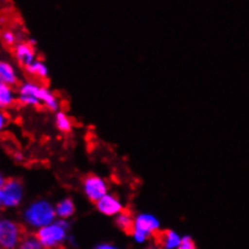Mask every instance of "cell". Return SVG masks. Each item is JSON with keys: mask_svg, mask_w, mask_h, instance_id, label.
Instances as JSON below:
<instances>
[{"mask_svg": "<svg viewBox=\"0 0 249 249\" xmlns=\"http://www.w3.org/2000/svg\"><path fill=\"white\" fill-rule=\"evenodd\" d=\"M56 211L47 200H36L29 203L22 213V219L32 229L45 228L56 221Z\"/></svg>", "mask_w": 249, "mask_h": 249, "instance_id": "6da1fadb", "label": "cell"}, {"mask_svg": "<svg viewBox=\"0 0 249 249\" xmlns=\"http://www.w3.org/2000/svg\"><path fill=\"white\" fill-rule=\"evenodd\" d=\"M71 224L68 220L58 219L54 223L39 229L36 236L40 241L44 249H59L68 240V231Z\"/></svg>", "mask_w": 249, "mask_h": 249, "instance_id": "7a4b0ae2", "label": "cell"}, {"mask_svg": "<svg viewBox=\"0 0 249 249\" xmlns=\"http://www.w3.org/2000/svg\"><path fill=\"white\" fill-rule=\"evenodd\" d=\"M160 232V221L150 213H141L134 218L132 237L137 243H145L149 238Z\"/></svg>", "mask_w": 249, "mask_h": 249, "instance_id": "3957f363", "label": "cell"}, {"mask_svg": "<svg viewBox=\"0 0 249 249\" xmlns=\"http://www.w3.org/2000/svg\"><path fill=\"white\" fill-rule=\"evenodd\" d=\"M23 229L12 219H1L0 224V245L2 249H18L23 240Z\"/></svg>", "mask_w": 249, "mask_h": 249, "instance_id": "277c9868", "label": "cell"}, {"mask_svg": "<svg viewBox=\"0 0 249 249\" xmlns=\"http://www.w3.org/2000/svg\"><path fill=\"white\" fill-rule=\"evenodd\" d=\"M4 208H16L22 203L24 197L23 184L18 179H6L1 188Z\"/></svg>", "mask_w": 249, "mask_h": 249, "instance_id": "5b68a950", "label": "cell"}, {"mask_svg": "<svg viewBox=\"0 0 249 249\" xmlns=\"http://www.w3.org/2000/svg\"><path fill=\"white\" fill-rule=\"evenodd\" d=\"M109 185L106 179L96 174H89L83 180V191L91 202H98L103 196L108 194Z\"/></svg>", "mask_w": 249, "mask_h": 249, "instance_id": "8992f818", "label": "cell"}, {"mask_svg": "<svg viewBox=\"0 0 249 249\" xmlns=\"http://www.w3.org/2000/svg\"><path fill=\"white\" fill-rule=\"evenodd\" d=\"M96 207L99 213L108 216H116L124 211L120 198L109 193L106 196H103L98 202H96Z\"/></svg>", "mask_w": 249, "mask_h": 249, "instance_id": "52a82bcc", "label": "cell"}, {"mask_svg": "<svg viewBox=\"0 0 249 249\" xmlns=\"http://www.w3.org/2000/svg\"><path fill=\"white\" fill-rule=\"evenodd\" d=\"M14 56L16 58L17 63L23 67V68H27L34 61H36V50H34V46L29 41L17 42L16 46L14 47Z\"/></svg>", "mask_w": 249, "mask_h": 249, "instance_id": "ba28073f", "label": "cell"}, {"mask_svg": "<svg viewBox=\"0 0 249 249\" xmlns=\"http://www.w3.org/2000/svg\"><path fill=\"white\" fill-rule=\"evenodd\" d=\"M156 243L163 249H178L181 242V236L173 230L160 231L155 235Z\"/></svg>", "mask_w": 249, "mask_h": 249, "instance_id": "9c48e42d", "label": "cell"}, {"mask_svg": "<svg viewBox=\"0 0 249 249\" xmlns=\"http://www.w3.org/2000/svg\"><path fill=\"white\" fill-rule=\"evenodd\" d=\"M0 80L11 87L16 86L18 83V74L16 68L5 59H0Z\"/></svg>", "mask_w": 249, "mask_h": 249, "instance_id": "30bf717a", "label": "cell"}, {"mask_svg": "<svg viewBox=\"0 0 249 249\" xmlns=\"http://www.w3.org/2000/svg\"><path fill=\"white\" fill-rule=\"evenodd\" d=\"M17 102V94L15 93L14 87L4 84L0 80V110L11 108Z\"/></svg>", "mask_w": 249, "mask_h": 249, "instance_id": "8fae6325", "label": "cell"}, {"mask_svg": "<svg viewBox=\"0 0 249 249\" xmlns=\"http://www.w3.org/2000/svg\"><path fill=\"white\" fill-rule=\"evenodd\" d=\"M38 98L40 101L42 106L46 107L49 110L57 111L59 108V102L58 98L56 97V94L52 91H50L46 86H41L40 91H39Z\"/></svg>", "mask_w": 249, "mask_h": 249, "instance_id": "7c38bea8", "label": "cell"}, {"mask_svg": "<svg viewBox=\"0 0 249 249\" xmlns=\"http://www.w3.org/2000/svg\"><path fill=\"white\" fill-rule=\"evenodd\" d=\"M57 218L67 220L75 213V203L71 198H63L54 206Z\"/></svg>", "mask_w": 249, "mask_h": 249, "instance_id": "4fadbf2b", "label": "cell"}, {"mask_svg": "<svg viewBox=\"0 0 249 249\" xmlns=\"http://www.w3.org/2000/svg\"><path fill=\"white\" fill-rule=\"evenodd\" d=\"M115 224L121 231H124L127 235H132V231L134 228V218L129 212L124 211L119 215L115 216Z\"/></svg>", "mask_w": 249, "mask_h": 249, "instance_id": "5bb4252c", "label": "cell"}, {"mask_svg": "<svg viewBox=\"0 0 249 249\" xmlns=\"http://www.w3.org/2000/svg\"><path fill=\"white\" fill-rule=\"evenodd\" d=\"M24 69H26V71L31 76L36 79H41V80L46 79L47 75H49V68H47L46 64L42 61H40V59L34 61L31 66H28Z\"/></svg>", "mask_w": 249, "mask_h": 249, "instance_id": "9a60e30c", "label": "cell"}, {"mask_svg": "<svg viewBox=\"0 0 249 249\" xmlns=\"http://www.w3.org/2000/svg\"><path fill=\"white\" fill-rule=\"evenodd\" d=\"M54 124H56L57 128L63 133H69L73 128V123H71V118L63 111H57L56 116H54Z\"/></svg>", "mask_w": 249, "mask_h": 249, "instance_id": "2e32d148", "label": "cell"}, {"mask_svg": "<svg viewBox=\"0 0 249 249\" xmlns=\"http://www.w3.org/2000/svg\"><path fill=\"white\" fill-rule=\"evenodd\" d=\"M18 249H44V247L36 235H28L24 236L21 241Z\"/></svg>", "mask_w": 249, "mask_h": 249, "instance_id": "e0dca14e", "label": "cell"}, {"mask_svg": "<svg viewBox=\"0 0 249 249\" xmlns=\"http://www.w3.org/2000/svg\"><path fill=\"white\" fill-rule=\"evenodd\" d=\"M17 102L24 107H39L41 106L40 101L36 97L26 96V94H17Z\"/></svg>", "mask_w": 249, "mask_h": 249, "instance_id": "ac0fdd59", "label": "cell"}, {"mask_svg": "<svg viewBox=\"0 0 249 249\" xmlns=\"http://www.w3.org/2000/svg\"><path fill=\"white\" fill-rule=\"evenodd\" d=\"M0 38H1V41L4 42V45H6V46H9V47L16 46L17 39H18L17 38L16 33H14V32L10 31V29L2 32L1 36H0Z\"/></svg>", "mask_w": 249, "mask_h": 249, "instance_id": "d6986e66", "label": "cell"}, {"mask_svg": "<svg viewBox=\"0 0 249 249\" xmlns=\"http://www.w3.org/2000/svg\"><path fill=\"white\" fill-rule=\"evenodd\" d=\"M178 249H196V245L190 236H184L181 237V242Z\"/></svg>", "mask_w": 249, "mask_h": 249, "instance_id": "ffe728a7", "label": "cell"}, {"mask_svg": "<svg viewBox=\"0 0 249 249\" xmlns=\"http://www.w3.org/2000/svg\"><path fill=\"white\" fill-rule=\"evenodd\" d=\"M7 124H9V116L4 110H0V132L4 131Z\"/></svg>", "mask_w": 249, "mask_h": 249, "instance_id": "44dd1931", "label": "cell"}, {"mask_svg": "<svg viewBox=\"0 0 249 249\" xmlns=\"http://www.w3.org/2000/svg\"><path fill=\"white\" fill-rule=\"evenodd\" d=\"M14 159L16 162H23L24 161V155L21 153V151H16V153L14 154Z\"/></svg>", "mask_w": 249, "mask_h": 249, "instance_id": "7402d4cb", "label": "cell"}, {"mask_svg": "<svg viewBox=\"0 0 249 249\" xmlns=\"http://www.w3.org/2000/svg\"><path fill=\"white\" fill-rule=\"evenodd\" d=\"M94 249H120L113 245H109V243H102V245H98Z\"/></svg>", "mask_w": 249, "mask_h": 249, "instance_id": "603a6c76", "label": "cell"}, {"mask_svg": "<svg viewBox=\"0 0 249 249\" xmlns=\"http://www.w3.org/2000/svg\"><path fill=\"white\" fill-rule=\"evenodd\" d=\"M5 183H6V179H5L4 176H2V174L0 173V189H1L2 186H4Z\"/></svg>", "mask_w": 249, "mask_h": 249, "instance_id": "cb8c5ba5", "label": "cell"}, {"mask_svg": "<svg viewBox=\"0 0 249 249\" xmlns=\"http://www.w3.org/2000/svg\"><path fill=\"white\" fill-rule=\"evenodd\" d=\"M4 208V205H2V194H1V189H0V211Z\"/></svg>", "mask_w": 249, "mask_h": 249, "instance_id": "d4e9b609", "label": "cell"}, {"mask_svg": "<svg viewBox=\"0 0 249 249\" xmlns=\"http://www.w3.org/2000/svg\"><path fill=\"white\" fill-rule=\"evenodd\" d=\"M148 249H163V248L159 247V246H158V247H151V248H148Z\"/></svg>", "mask_w": 249, "mask_h": 249, "instance_id": "484cf974", "label": "cell"}, {"mask_svg": "<svg viewBox=\"0 0 249 249\" xmlns=\"http://www.w3.org/2000/svg\"><path fill=\"white\" fill-rule=\"evenodd\" d=\"M0 249H2V247H1V245H0Z\"/></svg>", "mask_w": 249, "mask_h": 249, "instance_id": "4316f807", "label": "cell"}, {"mask_svg": "<svg viewBox=\"0 0 249 249\" xmlns=\"http://www.w3.org/2000/svg\"><path fill=\"white\" fill-rule=\"evenodd\" d=\"M0 224H1V219H0Z\"/></svg>", "mask_w": 249, "mask_h": 249, "instance_id": "83f0119b", "label": "cell"}]
</instances>
